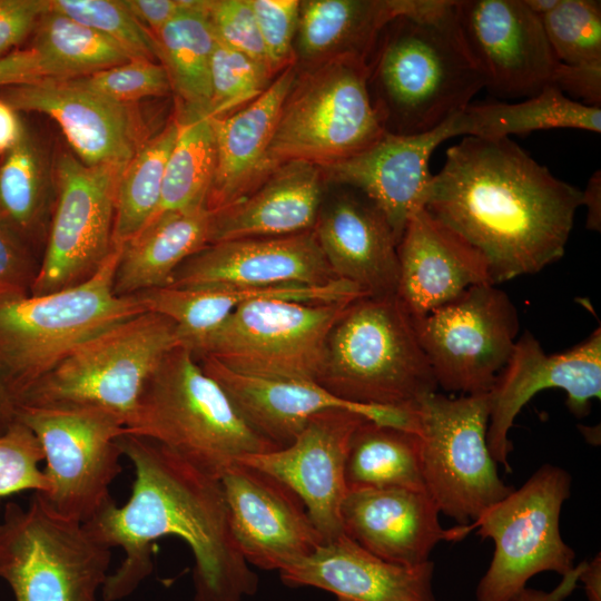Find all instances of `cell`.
I'll use <instances>...</instances> for the list:
<instances>
[{
    "label": "cell",
    "instance_id": "7",
    "mask_svg": "<svg viewBox=\"0 0 601 601\" xmlns=\"http://www.w3.org/2000/svg\"><path fill=\"white\" fill-rule=\"evenodd\" d=\"M178 345L173 321L144 312L75 347L19 405L98 410L126 426L147 380Z\"/></svg>",
    "mask_w": 601,
    "mask_h": 601
},
{
    "label": "cell",
    "instance_id": "23",
    "mask_svg": "<svg viewBox=\"0 0 601 601\" xmlns=\"http://www.w3.org/2000/svg\"><path fill=\"white\" fill-rule=\"evenodd\" d=\"M195 357L248 425L278 449L290 444L312 416L332 408L353 411L370 421L416 432L415 411L352 403L317 382L247 376L210 357Z\"/></svg>",
    "mask_w": 601,
    "mask_h": 601
},
{
    "label": "cell",
    "instance_id": "9",
    "mask_svg": "<svg viewBox=\"0 0 601 601\" xmlns=\"http://www.w3.org/2000/svg\"><path fill=\"white\" fill-rule=\"evenodd\" d=\"M367 78V62L357 58L327 61L296 76L268 149L273 170L290 160L322 168L377 141L386 131Z\"/></svg>",
    "mask_w": 601,
    "mask_h": 601
},
{
    "label": "cell",
    "instance_id": "55",
    "mask_svg": "<svg viewBox=\"0 0 601 601\" xmlns=\"http://www.w3.org/2000/svg\"><path fill=\"white\" fill-rule=\"evenodd\" d=\"M19 403L0 375V435L16 421Z\"/></svg>",
    "mask_w": 601,
    "mask_h": 601
},
{
    "label": "cell",
    "instance_id": "37",
    "mask_svg": "<svg viewBox=\"0 0 601 601\" xmlns=\"http://www.w3.org/2000/svg\"><path fill=\"white\" fill-rule=\"evenodd\" d=\"M175 117L178 134L167 159L160 200L151 219L205 205L214 176L216 151L211 117L179 109Z\"/></svg>",
    "mask_w": 601,
    "mask_h": 601
},
{
    "label": "cell",
    "instance_id": "22",
    "mask_svg": "<svg viewBox=\"0 0 601 601\" xmlns=\"http://www.w3.org/2000/svg\"><path fill=\"white\" fill-rule=\"evenodd\" d=\"M452 137H456L453 117L418 135L385 132L366 149L321 169L324 180L356 189L371 199L398 244L408 219L424 208L433 176L431 155Z\"/></svg>",
    "mask_w": 601,
    "mask_h": 601
},
{
    "label": "cell",
    "instance_id": "24",
    "mask_svg": "<svg viewBox=\"0 0 601 601\" xmlns=\"http://www.w3.org/2000/svg\"><path fill=\"white\" fill-rule=\"evenodd\" d=\"M440 511L423 491L406 489L347 492L341 508L344 533L372 554L395 564L430 561L442 541L464 538L471 525L443 529Z\"/></svg>",
    "mask_w": 601,
    "mask_h": 601
},
{
    "label": "cell",
    "instance_id": "46",
    "mask_svg": "<svg viewBox=\"0 0 601 601\" xmlns=\"http://www.w3.org/2000/svg\"><path fill=\"white\" fill-rule=\"evenodd\" d=\"M207 16L216 40L270 69L249 0H208Z\"/></svg>",
    "mask_w": 601,
    "mask_h": 601
},
{
    "label": "cell",
    "instance_id": "40",
    "mask_svg": "<svg viewBox=\"0 0 601 601\" xmlns=\"http://www.w3.org/2000/svg\"><path fill=\"white\" fill-rule=\"evenodd\" d=\"M541 19L559 62L570 66L601 65V2L559 0Z\"/></svg>",
    "mask_w": 601,
    "mask_h": 601
},
{
    "label": "cell",
    "instance_id": "50",
    "mask_svg": "<svg viewBox=\"0 0 601 601\" xmlns=\"http://www.w3.org/2000/svg\"><path fill=\"white\" fill-rule=\"evenodd\" d=\"M48 78L39 55L32 49H18L0 58V88Z\"/></svg>",
    "mask_w": 601,
    "mask_h": 601
},
{
    "label": "cell",
    "instance_id": "12",
    "mask_svg": "<svg viewBox=\"0 0 601 601\" xmlns=\"http://www.w3.org/2000/svg\"><path fill=\"white\" fill-rule=\"evenodd\" d=\"M425 491L440 513L474 522L513 490L499 476L486 443L489 393L424 396L416 410Z\"/></svg>",
    "mask_w": 601,
    "mask_h": 601
},
{
    "label": "cell",
    "instance_id": "10",
    "mask_svg": "<svg viewBox=\"0 0 601 601\" xmlns=\"http://www.w3.org/2000/svg\"><path fill=\"white\" fill-rule=\"evenodd\" d=\"M351 304L254 299L188 348L238 374L317 382L329 332Z\"/></svg>",
    "mask_w": 601,
    "mask_h": 601
},
{
    "label": "cell",
    "instance_id": "3",
    "mask_svg": "<svg viewBox=\"0 0 601 601\" xmlns=\"http://www.w3.org/2000/svg\"><path fill=\"white\" fill-rule=\"evenodd\" d=\"M455 0H426L381 31L367 65L373 104L384 130L431 131L462 111L485 88L459 27Z\"/></svg>",
    "mask_w": 601,
    "mask_h": 601
},
{
    "label": "cell",
    "instance_id": "1",
    "mask_svg": "<svg viewBox=\"0 0 601 601\" xmlns=\"http://www.w3.org/2000/svg\"><path fill=\"white\" fill-rule=\"evenodd\" d=\"M124 456L134 465L128 501L107 504L90 529L125 559L108 575L104 601L129 597L152 571V543L178 536L193 552V601H243L258 588L234 536L220 479L214 477L171 451L126 432L119 437Z\"/></svg>",
    "mask_w": 601,
    "mask_h": 601
},
{
    "label": "cell",
    "instance_id": "20",
    "mask_svg": "<svg viewBox=\"0 0 601 601\" xmlns=\"http://www.w3.org/2000/svg\"><path fill=\"white\" fill-rule=\"evenodd\" d=\"M0 98L18 112H39L60 127L73 155L89 166L127 164L145 138L132 105L112 101L77 79H41L0 88Z\"/></svg>",
    "mask_w": 601,
    "mask_h": 601
},
{
    "label": "cell",
    "instance_id": "2",
    "mask_svg": "<svg viewBox=\"0 0 601 601\" xmlns=\"http://www.w3.org/2000/svg\"><path fill=\"white\" fill-rule=\"evenodd\" d=\"M582 190L509 137L465 136L432 176L424 208L485 258L493 285L559 260Z\"/></svg>",
    "mask_w": 601,
    "mask_h": 601
},
{
    "label": "cell",
    "instance_id": "11",
    "mask_svg": "<svg viewBox=\"0 0 601 601\" xmlns=\"http://www.w3.org/2000/svg\"><path fill=\"white\" fill-rule=\"evenodd\" d=\"M570 493V474L544 464L472 523V530L494 542L493 559L477 585L479 601H513L533 575L553 571L564 577L574 568L575 553L560 532Z\"/></svg>",
    "mask_w": 601,
    "mask_h": 601
},
{
    "label": "cell",
    "instance_id": "47",
    "mask_svg": "<svg viewBox=\"0 0 601 601\" xmlns=\"http://www.w3.org/2000/svg\"><path fill=\"white\" fill-rule=\"evenodd\" d=\"M38 269L35 252L0 220V303L30 296Z\"/></svg>",
    "mask_w": 601,
    "mask_h": 601
},
{
    "label": "cell",
    "instance_id": "31",
    "mask_svg": "<svg viewBox=\"0 0 601 601\" xmlns=\"http://www.w3.org/2000/svg\"><path fill=\"white\" fill-rule=\"evenodd\" d=\"M424 3L425 0L300 1L295 56L312 66L342 58L367 62L384 27Z\"/></svg>",
    "mask_w": 601,
    "mask_h": 601
},
{
    "label": "cell",
    "instance_id": "28",
    "mask_svg": "<svg viewBox=\"0 0 601 601\" xmlns=\"http://www.w3.org/2000/svg\"><path fill=\"white\" fill-rule=\"evenodd\" d=\"M296 76L295 66L290 65L243 108L211 117L216 161L205 200L209 211H218L244 198L272 174L268 149Z\"/></svg>",
    "mask_w": 601,
    "mask_h": 601
},
{
    "label": "cell",
    "instance_id": "30",
    "mask_svg": "<svg viewBox=\"0 0 601 601\" xmlns=\"http://www.w3.org/2000/svg\"><path fill=\"white\" fill-rule=\"evenodd\" d=\"M137 296L146 312L173 321L181 344L190 347L217 328L237 307L254 299L353 303L368 295L357 285L338 278L321 286L268 288L166 286L140 292Z\"/></svg>",
    "mask_w": 601,
    "mask_h": 601
},
{
    "label": "cell",
    "instance_id": "48",
    "mask_svg": "<svg viewBox=\"0 0 601 601\" xmlns=\"http://www.w3.org/2000/svg\"><path fill=\"white\" fill-rule=\"evenodd\" d=\"M48 10L49 0H0V58L18 50Z\"/></svg>",
    "mask_w": 601,
    "mask_h": 601
},
{
    "label": "cell",
    "instance_id": "15",
    "mask_svg": "<svg viewBox=\"0 0 601 601\" xmlns=\"http://www.w3.org/2000/svg\"><path fill=\"white\" fill-rule=\"evenodd\" d=\"M125 165L89 166L70 152L58 157L56 204L31 296L79 285L107 259L115 247L116 195Z\"/></svg>",
    "mask_w": 601,
    "mask_h": 601
},
{
    "label": "cell",
    "instance_id": "26",
    "mask_svg": "<svg viewBox=\"0 0 601 601\" xmlns=\"http://www.w3.org/2000/svg\"><path fill=\"white\" fill-rule=\"evenodd\" d=\"M432 561L415 566L387 562L344 533L278 572L286 585L318 588L336 601H436Z\"/></svg>",
    "mask_w": 601,
    "mask_h": 601
},
{
    "label": "cell",
    "instance_id": "35",
    "mask_svg": "<svg viewBox=\"0 0 601 601\" xmlns=\"http://www.w3.org/2000/svg\"><path fill=\"white\" fill-rule=\"evenodd\" d=\"M207 6L208 0H187L186 8L154 36L158 60L178 97V109L205 115L210 104V60L216 40Z\"/></svg>",
    "mask_w": 601,
    "mask_h": 601
},
{
    "label": "cell",
    "instance_id": "36",
    "mask_svg": "<svg viewBox=\"0 0 601 601\" xmlns=\"http://www.w3.org/2000/svg\"><path fill=\"white\" fill-rule=\"evenodd\" d=\"M49 191L46 157L24 127L18 144L0 158V220L32 250L45 237Z\"/></svg>",
    "mask_w": 601,
    "mask_h": 601
},
{
    "label": "cell",
    "instance_id": "52",
    "mask_svg": "<svg viewBox=\"0 0 601 601\" xmlns=\"http://www.w3.org/2000/svg\"><path fill=\"white\" fill-rule=\"evenodd\" d=\"M24 127L19 112L0 98V158L18 144Z\"/></svg>",
    "mask_w": 601,
    "mask_h": 601
},
{
    "label": "cell",
    "instance_id": "5",
    "mask_svg": "<svg viewBox=\"0 0 601 601\" xmlns=\"http://www.w3.org/2000/svg\"><path fill=\"white\" fill-rule=\"evenodd\" d=\"M317 383L357 404L415 411L437 384L396 295L353 302L327 337Z\"/></svg>",
    "mask_w": 601,
    "mask_h": 601
},
{
    "label": "cell",
    "instance_id": "43",
    "mask_svg": "<svg viewBox=\"0 0 601 601\" xmlns=\"http://www.w3.org/2000/svg\"><path fill=\"white\" fill-rule=\"evenodd\" d=\"M82 86L122 105L171 91L168 75L160 62L132 58L125 63L76 78Z\"/></svg>",
    "mask_w": 601,
    "mask_h": 601
},
{
    "label": "cell",
    "instance_id": "8",
    "mask_svg": "<svg viewBox=\"0 0 601 601\" xmlns=\"http://www.w3.org/2000/svg\"><path fill=\"white\" fill-rule=\"evenodd\" d=\"M111 548L87 523L66 519L33 493L7 503L0 521V578L16 601H98Z\"/></svg>",
    "mask_w": 601,
    "mask_h": 601
},
{
    "label": "cell",
    "instance_id": "54",
    "mask_svg": "<svg viewBox=\"0 0 601 601\" xmlns=\"http://www.w3.org/2000/svg\"><path fill=\"white\" fill-rule=\"evenodd\" d=\"M582 205L587 206V228L600 230L601 227V174L595 171L582 191Z\"/></svg>",
    "mask_w": 601,
    "mask_h": 601
},
{
    "label": "cell",
    "instance_id": "49",
    "mask_svg": "<svg viewBox=\"0 0 601 601\" xmlns=\"http://www.w3.org/2000/svg\"><path fill=\"white\" fill-rule=\"evenodd\" d=\"M554 87L563 93L580 98L582 104L600 107L601 65L570 66L561 63Z\"/></svg>",
    "mask_w": 601,
    "mask_h": 601
},
{
    "label": "cell",
    "instance_id": "39",
    "mask_svg": "<svg viewBox=\"0 0 601 601\" xmlns=\"http://www.w3.org/2000/svg\"><path fill=\"white\" fill-rule=\"evenodd\" d=\"M178 134L176 117L148 138L125 165L117 186L114 245L135 236L155 214L161 195L164 174Z\"/></svg>",
    "mask_w": 601,
    "mask_h": 601
},
{
    "label": "cell",
    "instance_id": "25",
    "mask_svg": "<svg viewBox=\"0 0 601 601\" xmlns=\"http://www.w3.org/2000/svg\"><path fill=\"white\" fill-rule=\"evenodd\" d=\"M396 296L413 318L472 286L492 284L483 255L427 209L416 211L397 244Z\"/></svg>",
    "mask_w": 601,
    "mask_h": 601
},
{
    "label": "cell",
    "instance_id": "13",
    "mask_svg": "<svg viewBox=\"0 0 601 601\" xmlns=\"http://www.w3.org/2000/svg\"><path fill=\"white\" fill-rule=\"evenodd\" d=\"M17 420L43 451L49 489L36 494L50 510L87 523L114 501L110 485L122 471L119 437L127 432L119 418L90 408L19 405Z\"/></svg>",
    "mask_w": 601,
    "mask_h": 601
},
{
    "label": "cell",
    "instance_id": "45",
    "mask_svg": "<svg viewBox=\"0 0 601 601\" xmlns=\"http://www.w3.org/2000/svg\"><path fill=\"white\" fill-rule=\"evenodd\" d=\"M256 23L274 75L294 65L293 43L296 38L298 0H249Z\"/></svg>",
    "mask_w": 601,
    "mask_h": 601
},
{
    "label": "cell",
    "instance_id": "16",
    "mask_svg": "<svg viewBox=\"0 0 601 601\" xmlns=\"http://www.w3.org/2000/svg\"><path fill=\"white\" fill-rule=\"evenodd\" d=\"M560 388L577 417L590 413L591 401L601 396V328L572 348L546 354L525 331L489 392L486 443L496 462L510 472L512 442L509 432L522 407L540 391Z\"/></svg>",
    "mask_w": 601,
    "mask_h": 601
},
{
    "label": "cell",
    "instance_id": "56",
    "mask_svg": "<svg viewBox=\"0 0 601 601\" xmlns=\"http://www.w3.org/2000/svg\"><path fill=\"white\" fill-rule=\"evenodd\" d=\"M584 583L589 601L600 600V581H601V560L600 553L591 561L585 562L584 568L579 577Z\"/></svg>",
    "mask_w": 601,
    "mask_h": 601
},
{
    "label": "cell",
    "instance_id": "57",
    "mask_svg": "<svg viewBox=\"0 0 601 601\" xmlns=\"http://www.w3.org/2000/svg\"><path fill=\"white\" fill-rule=\"evenodd\" d=\"M558 1L559 0H524L529 9L539 18L549 13L556 6Z\"/></svg>",
    "mask_w": 601,
    "mask_h": 601
},
{
    "label": "cell",
    "instance_id": "32",
    "mask_svg": "<svg viewBox=\"0 0 601 601\" xmlns=\"http://www.w3.org/2000/svg\"><path fill=\"white\" fill-rule=\"evenodd\" d=\"M211 213L205 205L162 214L121 245L114 279L117 296L166 287L175 270L210 244Z\"/></svg>",
    "mask_w": 601,
    "mask_h": 601
},
{
    "label": "cell",
    "instance_id": "33",
    "mask_svg": "<svg viewBox=\"0 0 601 601\" xmlns=\"http://www.w3.org/2000/svg\"><path fill=\"white\" fill-rule=\"evenodd\" d=\"M456 136L505 138L555 128L601 131L600 107L570 99L556 87L521 102L470 104L453 117Z\"/></svg>",
    "mask_w": 601,
    "mask_h": 601
},
{
    "label": "cell",
    "instance_id": "21",
    "mask_svg": "<svg viewBox=\"0 0 601 601\" xmlns=\"http://www.w3.org/2000/svg\"><path fill=\"white\" fill-rule=\"evenodd\" d=\"M335 279L311 229L209 244L175 270L168 287L321 286Z\"/></svg>",
    "mask_w": 601,
    "mask_h": 601
},
{
    "label": "cell",
    "instance_id": "6",
    "mask_svg": "<svg viewBox=\"0 0 601 601\" xmlns=\"http://www.w3.org/2000/svg\"><path fill=\"white\" fill-rule=\"evenodd\" d=\"M121 245L87 280L59 292L0 303V375L18 403L75 347L144 312L134 296H117Z\"/></svg>",
    "mask_w": 601,
    "mask_h": 601
},
{
    "label": "cell",
    "instance_id": "34",
    "mask_svg": "<svg viewBox=\"0 0 601 601\" xmlns=\"http://www.w3.org/2000/svg\"><path fill=\"white\" fill-rule=\"evenodd\" d=\"M347 492L425 491L417 432L365 420L353 433L345 461Z\"/></svg>",
    "mask_w": 601,
    "mask_h": 601
},
{
    "label": "cell",
    "instance_id": "19",
    "mask_svg": "<svg viewBox=\"0 0 601 601\" xmlns=\"http://www.w3.org/2000/svg\"><path fill=\"white\" fill-rule=\"evenodd\" d=\"M367 420L332 408L315 414L293 442L237 462L264 471L290 487L304 502L325 542L344 534L341 508L346 496L345 461L355 430Z\"/></svg>",
    "mask_w": 601,
    "mask_h": 601
},
{
    "label": "cell",
    "instance_id": "29",
    "mask_svg": "<svg viewBox=\"0 0 601 601\" xmlns=\"http://www.w3.org/2000/svg\"><path fill=\"white\" fill-rule=\"evenodd\" d=\"M324 181L317 165L303 160L279 165L254 191L218 211H210V244L313 229Z\"/></svg>",
    "mask_w": 601,
    "mask_h": 601
},
{
    "label": "cell",
    "instance_id": "41",
    "mask_svg": "<svg viewBox=\"0 0 601 601\" xmlns=\"http://www.w3.org/2000/svg\"><path fill=\"white\" fill-rule=\"evenodd\" d=\"M49 7L106 36L131 58L158 60L155 37L135 19L122 0H49Z\"/></svg>",
    "mask_w": 601,
    "mask_h": 601
},
{
    "label": "cell",
    "instance_id": "38",
    "mask_svg": "<svg viewBox=\"0 0 601 601\" xmlns=\"http://www.w3.org/2000/svg\"><path fill=\"white\" fill-rule=\"evenodd\" d=\"M31 48L50 79L81 78L132 59L106 36L50 7L37 23Z\"/></svg>",
    "mask_w": 601,
    "mask_h": 601
},
{
    "label": "cell",
    "instance_id": "18",
    "mask_svg": "<svg viewBox=\"0 0 601 601\" xmlns=\"http://www.w3.org/2000/svg\"><path fill=\"white\" fill-rule=\"evenodd\" d=\"M220 481L234 536L249 565L279 571L325 543L304 502L275 476L236 462Z\"/></svg>",
    "mask_w": 601,
    "mask_h": 601
},
{
    "label": "cell",
    "instance_id": "4",
    "mask_svg": "<svg viewBox=\"0 0 601 601\" xmlns=\"http://www.w3.org/2000/svg\"><path fill=\"white\" fill-rule=\"evenodd\" d=\"M126 428L217 479L243 456L278 450L184 345L170 349L147 380Z\"/></svg>",
    "mask_w": 601,
    "mask_h": 601
},
{
    "label": "cell",
    "instance_id": "14",
    "mask_svg": "<svg viewBox=\"0 0 601 601\" xmlns=\"http://www.w3.org/2000/svg\"><path fill=\"white\" fill-rule=\"evenodd\" d=\"M413 319L437 387L452 394L489 393L519 337L518 309L493 284L472 286Z\"/></svg>",
    "mask_w": 601,
    "mask_h": 601
},
{
    "label": "cell",
    "instance_id": "44",
    "mask_svg": "<svg viewBox=\"0 0 601 601\" xmlns=\"http://www.w3.org/2000/svg\"><path fill=\"white\" fill-rule=\"evenodd\" d=\"M43 460L37 436L17 420L0 435V499L21 491L45 493L49 482L39 467Z\"/></svg>",
    "mask_w": 601,
    "mask_h": 601
},
{
    "label": "cell",
    "instance_id": "42",
    "mask_svg": "<svg viewBox=\"0 0 601 601\" xmlns=\"http://www.w3.org/2000/svg\"><path fill=\"white\" fill-rule=\"evenodd\" d=\"M273 77L268 67L215 40L208 115L221 117L247 105L266 90Z\"/></svg>",
    "mask_w": 601,
    "mask_h": 601
},
{
    "label": "cell",
    "instance_id": "51",
    "mask_svg": "<svg viewBox=\"0 0 601 601\" xmlns=\"http://www.w3.org/2000/svg\"><path fill=\"white\" fill-rule=\"evenodd\" d=\"M135 19L152 36L187 6V0H122Z\"/></svg>",
    "mask_w": 601,
    "mask_h": 601
},
{
    "label": "cell",
    "instance_id": "17",
    "mask_svg": "<svg viewBox=\"0 0 601 601\" xmlns=\"http://www.w3.org/2000/svg\"><path fill=\"white\" fill-rule=\"evenodd\" d=\"M454 10L491 92L504 98H529L554 87L561 62L541 19L524 0H455Z\"/></svg>",
    "mask_w": 601,
    "mask_h": 601
},
{
    "label": "cell",
    "instance_id": "27",
    "mask_svg": "<svg viewBox=\"0 0 601 601\" xmlns=\"http://www.w3.org/2000/svg\"><path fill=\"white\" fill-rule=\"evenodd\" d=\"M313 229L337 278L370 296L396 295L397 240L382 211L364 194L337 196L319 213Z\"/></svg>",
    "mask_w": 601,
    "mask_h": 601
},
{
    "label": "cell",
    "instance_id": "53",
    "mask_svg": "<svg viewBox=\"0 0 601 601\" xmlns=\"http://www.w3.org/2000/svg\"><path fill=\"white\" fill-rule=\"evenodd\" d=\"M584 564L585 562H581L578 566H574L551 592L525 588L513 599V601H563L575 589Z\"/></svg>",
    "mask_w": 601,
    "mask_h": 601
}]
</instances>
